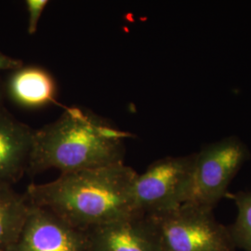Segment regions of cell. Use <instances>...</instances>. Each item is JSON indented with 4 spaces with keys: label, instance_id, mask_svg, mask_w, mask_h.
Returning <instances> with one entry per match:
<instances>
[{
    "label": "cell",
    "instance_id": "obj_1",
    "mask_svg": "<svg viewBox=\"0 0 251 251\" xmlns=\"http://www.w3.org/2000/svg\"><path fill=\"white\" fill-rule=\"evenodd\" d=\"M137 175L122 162L63 173L52 181L29 185L25 195L31 205L89 231L138 212L133 196Z\"/></svg>",
    "mask_w": 251,
    "mask_h": 251
},
{
    "label": "cell",
    "instance_id": "obj_2",
    "mask_svg": "<svg viewBox=\"0 0 251 251\" xmlns=\"http://www.w3.org/2000/svg\"><path fill=\"white\" fill-rule=\"evenodd\" d=\"M130 137L90 111L66 108L54 122L35 130L26 173L53 169L63 174L122 163Z\"/></svg>",
    "mask_w": 251,
    "mask_h": 251
},
{
    "label": "cell",
    "instance_id": "obj_3",
    "mask_svg": "<svg viewBox=\"0 0 251 251\" xmlns=\"http://www.w3.org/2000/svg\"><path fill=\"white\" fill-rule=\"evenodd\" d=\"M211 208L184 204L161 215L150 216L164 251H234L230 232L216 220Z\"/></svg>",
    "mask_w": 251,
    "mask_h": 251
},
{
    "label": "cell",
    "instance_id": "obj_4",
    "mask_svg": "<svg viewBox=\"0 0 251 251\" xmlns=\"http://www.w3.org/2000/svg\"><path fill=\"white\" fill-rule=\"evenodd\" d=\"M195 154L165 157L153 162L134 182L136 210L144 215H161L188 202Z\"/></svg>",
    "mask_w": 251,
    "mask_h": 251
},
{
    "label": "cell",
    "instance_id": "obj_5",
    "mask_svg": "<svg viewBox=\"0 0 251 251\" xmlns=\"http://www.w3.org/2000/svg\"><path fill=\"white\" fill-rule=\"evenodd\" d=\"M248 156L245 145L228 138L195 153L192 186L186 204L213 209Z\"/></svg>",
    "mask_w": 251,
    "mask_h": 251
},
{
    "label": "cell",
    "instance_id": "obj_6",
    "mask_svg": "<svg viewBox=\"0 0 251 251\" xmlns=\"http://www.w3.org/2000/svg\"><path fill=\"white\" fill-rule=\"evenodd\" d=\"M9 251H91V247L88 231L30 204L25 224Z\"/></svg>",
    "mask_w": 251,
    "mask_h": 251
},
{
    "label": "cell",
    "instance_id": "obj_7",
    "mask_svg": "<svg viewBox=\"0 0 251 251\" xmlns=\"http://www.w3.org/2000/svg\"><path fill=\"white\" fill-rule=\"evenodd\" d=\"M88 233L91 251H164L152 218L140 212Z\"/></svg>",
    "mask_w": 251,
    "mask_h": 251
},
{
    "label": "cell",
    "instance_id": "obj_8",
    "mask_svg": "<svg viewBox=\"0 0 251 251\" xmlns=\"http://www.w3.org/2000/svg\"><path fill=\"white\" fill-rule=\"evenodd\" d=\"M35 130L0 109V183L13 184L27 168Z\"/></svg>",
    "mask_w": 251,
    "mask_h": 251
},
{
    "label": "cell",
    "instance_id": "obj_9",
    "mask_svg": "<svg viewBox=\"0 0 251 251\" xmlns=\"http://www.w3.org/2000/svg\"><path fill=\"white\" fill-rule=\"evenodd\" d=\"M5 89L13 102L31 109L54 102L57 94L56 82L50 73L35 65H23L11 71Z\"/></svg>",
    "mask_w": 251,
    "mask_h": 251
},
{
    "label": "cell",
    "instance_id": "obj_10",
    "mask_svg": "<svg viewBox=\"0 0 251 251\" xmlns=\"http://www.w3.org/2000/svg\"><path fill=\"white\" fill-rule=\"evenodd\" d=\"M30 203L12 184L0 183V251H9L25 224Z\"/></svg>",
    "mask_w": 251,
    "mask_h": 251
},
{
    "label": "cell",
    "instance_id": "obj_11",
    "mask_svg": "<svg viewBox=\"0 0 251 251\" xmlns=\"http://www.w3.org/2000/svg\"><path fill=\"white\" fill-rule=\"evenodd\" d=\"M237 208V216L230 232L235 248L251 251V192L238 193L233 196Z\"/></svg>",
    "mask_w": 251,
    "mask_h": 251
},
{
    "label": "cell",
    "instance_id": "obj_12",
    "mask_svg": "<svg viewBox=\"0 0 251 251\" xmlns=\"http://www.w3.org/2000/svg\"><path fill=\"white\" fill-rule=\"evenodd\" d=\"M49 3L50 2L48 0H26L25 1V6L28 11L27 32L29 35L36 34L37 27H38V23Z\"/></svg>",
    "mask_w": 251,
    "mask_h": 251
},
{
    "label": "cell",
    "instance_id": "obj_13",
    "mask_svg": "<svg viewBox=\"0 0 251 251\" xmlns=\"http://www.w3.org/2000/svg\"><path fill=\"white\" fill-rule=\"evenodd\" d=\"M24 65V63L0 50V71H13Z\"/></svg>",
    "mask_w": 251,
    "mask_h": 251
},
{
    "label": "cell",
    "instance_id": "obj_14",
    "mask_svg": "<svg viewBox=\"0 0 251 251\" xmlns=\"http://www.w3.org/2000/svg\"><path fill=\"white\" fill-rule=\"evenodd\" d=\"M6 96V89H5V85L2 83V81L0 80V109L4 108V100Z\"/></svg>",
    "mask_w": 251,
    "mask_h": 251
}]
</instances>
